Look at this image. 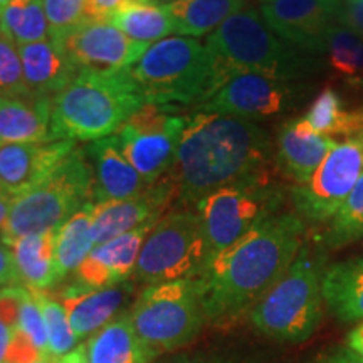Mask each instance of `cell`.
Returning a JSON list of instances; mask_svg holds the SVG:
<instances>
[{
  "label": "cell",
  "mask_w": 363,
  "mask_h": 363,
  "mask_svg": "<svg viewBox=\"0 0 363 363\" xmlns=\"http://www.w3.org/2000/svg\"><path fill=\"white\" fill-rule=\"evenodd\" d=\"M303 235L298 216L276 214L211 257L195 278L206 320L227 323L251 313L296 259Z\"/></svg>",
  "instance_id": "6da1fadb"
},
{
  "label": "cell",
  "mask_w": 363,
  "mask_h": 363,
  "mask_svg": "<svg viewBox=\"0 0 363 363\" xmlns=\"http://www.w3.org/2000/svg\"><path fill=\"white\" fill-rule=\"evenodd\" d=\"M269 136L254 121L197 110L185 116L170 179L197 203L227 185L269 180Z\"/></svg>",
  "instance_id": "7a4b0ae2"
},
{
  "label": "cell",
  "mask_w": 363,
  "mask_h": 363,
  "mask_svg": "<svg viewBox=\"0 0 363 363\" xmlns=\"http://www.w3.org/2000/svg\"><path fill=\"white\" fill-rule=\"evenodd\" d=\"M145 103L130 72L79 71L51 101L52 140L96 142L115 133Z\"/></svg>",
  "instance_id": "3957f363"
},
{
  "label": "cell",
  "mask_w": 363,
  "mask_h": 363,
  "mask_svg": "<svg viewBox=\"0 0 363 363\" xmlns=\"http://www.w3.org/2000/svg\"><path fill=\"white\" fill-rule=\"evenodd\" d=\"M130 76L145 103L169 106L199 103L201 106L219 89L206 44L184 35L153 43L131 67Z\"/></svg>",
  "instance_id": "277c9868"
},
{
  "label": "cell",
  "mask_w": 363,
  "mask_h": 363,
  "mask_svg": "<svg viewBox=\"0 0 363 363\" xmlns=\"http://www.w3.org/2000/svg\"><path fill=\"white\" fill-rule=\"evenodd\" d=\"M93 199V170L76 148L43 182L13 197L0 239L11 246L22 238L56 230Z\"/></svg>",
  "instance_id": "5b68a950"
},
{
  "label": "cell",
  "mask_w": 363,
  "mask_h": 363,
  "mask_svg": "<svg viewBox=\"0 0 363 363\" xmlns=\"http://www.w3.org/2000/svg\"><path fill=\"white\" fill-rule=\"evenodd\" d=\"M320 259L303 244L296 259L249 313L251 323L276 342L301 343L323 320Z\"/></svg>",
  "instance_id": "8992f818"
},
{
  "label": "cell",
  "mask_w": 363,
  "mask_h": 363,
  "mask_svg": "<svg viewBox=\"0 0 363 363\" xmlns=\"http://www.w3.org/2000/svg\"><path fill=\"white\" fill-rule=\"evenodd\" d=\"M206 48L214 62L219 88L242 72L286 81L303 66L298 54L266 26L261 12L251 7L222 22L207 38Z\"/></svg>",
  "instance_id": "52a82bcc"
},
{
  "label": "cell",
  "mask_w": 363,
  "mask_h": 363,
  "mask_svg": "<svg viewBox=\"0 0 363 363\" xmlns=\"http://www.w3.org/2000/svg\"><path fill=\"white\" fill-rule=\"evenodd\" d=\"M128 315L138 338L157 357L192 342L207 321L195 279L147 286Z\"/></svg>",
  "instance_id": "ba28073f"
},
{
  "label": "cell",
  "mask_w": 363,
  "mask_h": 363,
  "mask_svg": "<svg viewBox=\"0 0 363 363\" xmlns=\"http://www.w3.org/2000/svg\"><path fill=\"white\" fill-rule=\"evenodd\" d=\"M207 262V246L199 212L177 211L163 216L145 239L135 278L158 284L195 279Z\"/></svg>",
  "instance_id": "9c48e42d"
},
{
  "label": "cell",
  "mask_w": 363,
  "mask_h": 363,
  "mask_svg": "<svg viewBox=\"0 0 363 363\" xmlns=\"http://www.w3.org/2000/svg\"><path fill=\"white\" fill-rule=\"evenodd\" d=\"M279 201V192L271 187V180L227 185L199 201L207 261L238 242L262 220L276 216Z\"/></svg>",
  "instance_id": "30bf717a"
},
{
  "label": "cell",
  "mask_w": 363,
  "mask_h": 363,
  "mask_svg": "<svg viewBox=\"0 0 363 363\" xmlns=\"http://www.w3.org/2000/svg\"><path fill=\"white\" fill-rule=\"evenodd\" d=\"M184 123L185 116L179 115L177 106L143 103L115 136L126 160L153 184L174 167Z\"/></svg>",
  "instance_id": "8fae6325"
},
{
  "label": "cell",
  "mask_w": 363,
  "mask_h": 363,
  "mask_svg": "<svg viewBox=\"0 0 363 363\" xmlns=\"http://www.w3.org/2000/svg\"><path fill=\"white\" fill-rule=\"evenodd\" d=\"M362 175L363 140L335 142L315 174L291 189L298 214L315 224L333 219Z\"/></svg>",
  "instance_id": "7c38bea8"
},
{
  "label": "cell",
  "mask_w": 363,
  "mask_h": 363,
  "mask_svg": "<svg viewBox=\"0 0 363 363\" xmlns=\"http://www.w3.org/2000/svg\"><path fill=\"white\" fill-rule=\"evenodd\" d=\"M57 43L79 71L101 74L130 72L152 45L130 39L108 21H86Z\"/></svg>",
  "instance_id": "4fadbf2b"
},
{
  "label": "cell",
  "mask_w": 363,
  "mask_h": 363,
  "mask_svg": "<svg viewBox=\"0 0 363 363\" xmlns=\"http://www.w3.org/2000/svg\"><path fill=\"white\" fill-rule=\"evenodd\" d=\"M291 99L286 81L242 72L229 78L219 91L197 110L220 113L249 121H259L283 113Z\"/></svg>",
  "instance_id": "5bb4252c"
},
{
  "label": "cell",
  "mask_w": 363,
  "mask_h": 363,
  "mask_svg": "<svg viewBox=\"0 0 363 363\" xmlns=\"http://www.w3.org/2000/svg\"><path fill=\"white\" fill-rule=\"evenodd\" d=\"M177 197L174 182L158 179L148 185L142 195L125 201H103L93 203V239L94 246H101L108 240L152 224L160 219L172 199Z\"/></svg>",
  "instance_id": "9a60e30c"
},
{
  "label": "cell",
  "mask_w": 363,
  "mask_h": 363,
  "mask_svg": "<svg viewBox=\"0 0 363 363\" xmlns=\"http://www.w3.org/2000/svg\"><path fill=\"white\" fill-rule=\"evenodd\" d=\"M74 150V142L69 140L0 143V189L12 197L27 192L43 182Z\"/></svg>",
  "instance_id": "2e32d148"
},
{
  "label": "cell",
  "mask_w": 363,
  "mask_h": 363,
  "mask_svg": "<svg viewBox=\"0 0 363 363\" xmlns=\"http://www.w3.org/2000/svg\"><path fill=\"white\" fill-rule=\"evenodd\" d=\"M266 26L306 52H326V34L335 17L316 0H269L261 4Z\"/></svg>",
  "instance_id": "e0dca14e"
},
{
  "label": "cell",
  "mask_w": 363,
  "mask_h": 363,
  "mask_svg": "<svg viewBox=\"0 0 363 363\" xmlns=\"http://www.w3.org/2000/svg\"><path fill=\"white\" fill-rule=\"evenodd\" d=\"M157 222L145 224L94 247L74 271V283L86 288H106L128 281L135 274L145 239Z\"/></svg>",
  "instance_id": "ac0fdd59"
},
{
  "label": "cell",
  "mask_w": 363,
  "mask_h": 363,
  "mask_svg": "<svg viewBox=\"0 0 363 363\" xmlns=\"http://www.w3.org/2000/svg\"><path fill=\"white\" fill-rule=\"evenodd\" d=\"M135 284L123 281L106 288H86L72 283L59 294L71 330L78 340L93 337L104 325L115 320L133 293Z\"/></svg>",
  "instance_id": "d6986e66"
},
{
  "label": "cell",
  "mask_w": 363,
  "mask_h": 363,
  "mask_svg": "<svg viewBox=\"0 0 363 363\" xmlns=\"http://www.w3.org/2000/svg\"><path fill=\"white\" fill-rule=\"evenodd\" d=\"M86 155L93 162V199L96 202L133 199L148 189V182L126 160L116 136L91 142Z\"/></svg>",
  "instance_id": "ffe728a7"
},
{
  "label": "cell",
  "mask_w": 363,
  "mask_h": 363,
  "mask_svg": "<svg viewBox=\"0 0 363 363\" xmlns=\"http://www.w3.org/2000/svg\"><path fill=\"white\" fill-rule=\"evenodd\" d=\"M19 54L26 84L34 98L52 99L79 72L61 43L51 38L22 45Z\"/></svg>",
  "instance_id": "44dd1931"
},
{
  "label": "cell",
  "mask_w": 363,
  "mask_h": 363,
  "mask_svg": "<svg viewBox=\"0 0 363 363\" xmlns=\"http://www.w3.org/2000/svg\"><path fill=\"white\" fill-rule=\"evenodd\" d=\"M278 162L281 169L296 184L315 174L335 142L313 131L305 116L289 120L278 133Z\"/></svg>",
  "instance_id": "7402d4cb"
},
{
  "label": "cell",
  "mask_w": 363,
  "mask_h": 363,
  "mask_svg": "<svg viewBox=\"0 0 363 363\" xmlns=\"http://www.w3.org/2000/svg\"><path fill=\"white\" fill-rule=\"evenodd\" d=\"M51 101L0 94V143L51 142Z\"/></svg>",
  "instance_id": "603a6c76"
},
{
  "label": "cell",
  "mask_w": 363,
  "mask_h": 363,
  "mask_svg": "<svg viewBox=\"0 0 363 363\" xmlns=\"http://www.w3.org/2000/svg\"><path fill=\"white\" fill-rule=\"evenodd\" d=\"M88 363H150L157 358L138 338L128 311L118 315L84 345Z\"/></svg>",
  "instance_id": "cb8c5ba5"
},
{
  "label": "cell",
  "mask_w": 363,
  "mask_h": 363,
  "mask_svg": "<svg viewBox=\"0 0 363 363\" xmlns=\"http://www.w3.org/2000/svg\"><path fill=\"white\" fill-rule=\"evenodd\" d=\"M325 305L343 323L363 321V257L330 266L321 281Z\"/></svg>",
  "instance_id": "d4e9b609"
},
{
  "label": "cell",
  "mask_w": 363,
  "mask_h": 363,
  "mask_svg": "<svg viewBox=\"0 0 363 363\" xmlns=\"http://www.w3.org/2000/svg\"><path fill=\"white\" fill-rule=\"evenodd\" d=\"M12 249L21 281L34 291H48L61 278L56 267V230L27 235L9 246Z\"/></svg>",
  "instance_id": "484cf974"
},
{
  "label": "cell",
  "mask_w": 363,
  "mask_h": 363,
  "mask_svg": "<svg viewBox=\"0 0 363 363\" xmlns=\"http://www.w3.org/2000/svg\"><path fill=\"white\" fill-rule=\"evenodd\" d=\"M246 7L247 0H179L165 9L174 22V34L195 39L212 34L222 22Z\"/></svg>",
  "instance_id": "4316f807"
},
{
  "label": "cell",
  "mask_w": 363,
  "mask_h": 363,
  "mask_svg": "<svg viewBox=\"0 0 363 363\" xmlns=\"http://www.w3.org/2000/svg\"><path fill=\"white\" fill-rule=\"evenodd\" d=\"M108 22L118 27L130 39L153 44L174 34V22L165 7L152 0H125Z\"/></svg>",
  "instance_id": "83f0119b"
},
{
  "label": "cell",
  "mask_w": 363,
  "mask_h": 363,
  "mask_svg": "<svg viewBox=\"0 0 363 363\" xmlns=\"http://www.w3.org/2000/svg\"><path fill=\"white\" fill-rule=\"evenodd\" d=\"M91 225H93V203L89 202L56 229L54 256L61 279L78 269L88 254L96 247Z\"/></svg>",
  "instance_id": "f1b7e54d"
},
{
  "label": "cell",
  "mask_w": 363,
  "mask_h": 363,
  "mask_svg": "<svg viewBox=\"0 0 363 363\" xmlns=\"http://www.w3.org/2000/svg\"><path fill=\"white\" fill-rule=\"evenodd\" d=\"M2 33L17 48L49 39V24L43 0H11L0 9Z\"/></svg>",
  "instance_id": "f546056e"
},
{
  "label": "cell",
  "mask_w": 363,
  "mask_h": 363,
  "mask_svg": "<svg viewBox=\"0 0 363 363\" xmlns=\"http://www.w3.org/2000/svg\"><path fill=\"white\" fill-rule=\"evenodd\" d=\"M335 74L350 84L363 83V39L342 24H333L326 34V52Z\"/></svg>",
  "instance_id": "4dcf8cb0"
},
{
  "label": "cell",
  "mask_w": 363,
  "mask_h": 363,
  "mask_svg": "<svg viewBox=\"0 0 363 363\" xmlns=\"http://www.w3.org/2000/svg\"><path fill=\"white\" fill-rule=\"evenodd\" d=\"M363 235V175L358 179L352 194L331 219L323 234V244L337 249L353 242Z\"/></svg>",
  "instance_id": "1f68e13d"
},
{
  "label": "cell",
  "mask_w": 363,
  "mask_h": 363,
  "mask_svg": "<svg viewBox=\"0 0 363 363\" xmlns=\"http://www.w3.org/2000/svg\"><path fill=\"white\" fill-rule=\"evenodd\" d=\"M30 291L34 293L40 310H43L45 330H48L49 362H54L74 350L78 338L72 333L67 313L61 301H57L48 291H34V289H30Z\"/></svg>",
  "instance_id": "d6a6232c"
},
{
  "label": "cell",
  "mask_w": 363,
  "mask_h": 363,
  "mask_svg": "<svg viewBox=\"0 0 363 363\" xmlns=\"http://www.w3.org/2000/svg\"><path fill=\"white\" fill-rule=\"evenodd\" d=\"M0 94L11 98H34L26 84L19 48L4 33L0 35Z\"/></svg>",
  "instance_id": "836d02e7"
},
{
  "label": "cell",
  "mask_w": 363,
  "mask_h": 363,
  "mask_svg": "<svg viewBox=\"0 0 363 363\" xmlns=\"http://www.w3.org/2000/svg\"><path fill=\"white\" fill-rule=\"evenodd\" d=\"M49 24V38L61 40L88 21L89 0H43Z\"/></svg>",
  "instance_id": "e575fe53"
},
{
  "label": "cell",
  "mask_w": 363,
  "mask_h": 363,
  "mask_svg": "<svg viewBox=\"0 0 363 363\" xmlns=\"http://www.w3.org/2000/svg\"><path fill=\"white\" fill-rule=\"evenodd\" d=\"M17 328L24 331L27 337L30 338V342L35 345V348H38L40 355H43V360H48L49 358L48 330H45L43 310H40L39 301L35 299L34 293L30 291V289L29 293H27L24 306H22L19 326H17Z\"/></svg>",
  "instance_id": "d590c367"
},
{
  "label": "cell",
  "mask_w": 363,
  "mask_h": 363,
  "mask_svg": "<svg viewBox=\"0 0 363 363\" xmlns=\"http://www.w3.org/2000/svg\"><path fill=\"white\" fill-rule=\"evenodd\" d=\"M29 289L22 286H9L0 289V321L9 328L16 330L19 326L21 311L24 306Z\"/></svg>",
  "instance_id": "8d00e7d4"
},
{
  "label": "cell",
  "mask_w": 363,
  "mask_h": 363,
  "mask_svg": "<svg viewBox=\"0 0 363 363\" xmlns=\"http://www.w3.org/2000/svg\"><path fill=\"white\" fill-rule=\"evenodd\" d=\"M39 360H43V355L35 348V345L30 342V338L19 328L13 330V337L11 347H9L6 363H35Z\"/></svg>",
  "instance_id": "74e56055"
},
{
  "label": "cell",
  "mask_w": 363,
  "mask_h": 363,
  "mask_svg": "<svg viewBox=\"0 0 363 363\" xmlns=\"http://www.w3.org/2000/svg\"><path fill=\"white\" fill-rule=\"evenodd\" d=\"M337 19L338 24L348 27L363 39V0H345Z\"/></svg>",
  "instance_id": "f35d334b"
},
{
  "label": "cell",
  "mask_w": 363,
  "mask_h": 363,
  "mask_svg": "<svg viewBox=\"0 0 363 363\" xmlns=\"http://www.w3.org/2000/svg\"><path fill=\"white\" fill-rule=\"evenodd\" d=\"M19 281V271H17L12 249L0 239V289L16 286Z\"/></svg>",
  "instance_id": "ab89813d"
},
{
  "label": "cell",
  "mask_w": 363,
  "mask_h": 363,
  "mask_svg": "<svg viewBox=\"0 0 363 363\" xmlns=\"http://www.w3.org/2000/svg\"><path fill=\"white\" fill-rule=\"evenodd\" d=\"M125 0H89L88 21H108Z\"/></svg>",
  "instance_id": "60d3db41"
},
{
  "label": "cell",
  "mask_w": 363,
  "mask_h": 363,
  "mask_svg": "<svg viewBox=\"0 0 363 363\" xmlns=\"http://www.w3.org/2000/svg\"><path fill=\"white\" fill-rule=\"evenodd\" d=\"M318 363H363V358L352 350V348L345 347L340 350L330 353L325 358H321Z\"/></svg>",
  "instance_id": "b9f144b4"
},
{
  "label": "cell",
  "mask_w": 363,
  "mask_h": 363,
  "mask_svg": "<svg viewBox=\"0 0 363 363\" xmlns=\"http://www.w3.org/2000/svg\"><path fill=\"white\" fill-rule=\"evenodd\" d=\"M13 337V330L9 328L7 325H4L0 321V363H6V357L9 352V347H11Z\"/></svg>",
  "instance_id": "7bdbcfd3"
},
{
  "label": "cell",
  "mask_w": 363,
  "mask_h": 363,
  "mask_svg": "<svg viewBox=\"0 0 363 363\" xmlns=\"http://www.w3.org/2000/svg\"><path fill=\"white\" fill-rule=\"evenodd\" d=\"M347 347L352 348L353 352L358 353V355L363 358V323L358 325L357 328L348 335Z\"/></svg>",
  "instance_id": "ee69618b"
},
{
  "label": "cell",
  "mask_w": 363,
  "mask_h": 363,
  "mask_svg": "<svg viewBox=\"0 0 363 363\" xmlns=\"http://www.w3.org/2000/svg\"><path fill=\"white\" fill-rule=\"evenodd\" d=\"M54 363H88V357H86V348L78 347L74 350L67 353V355L57 358Z\"/></svg>",
  "instance_id": "f6af8a7d"
},
{
  "label": "cell",
  "mask_w": 363,
  "mask_h": 363,
  "mask_svg": "<svg viewBox=\"0 0 363 363\" xmlns=\"http://www.w3.org/2000/svg\"><path fill=\"white\" fill-rule=\"evenodd\" d=\"M12 201H13L12 195H9L6 190L0 189V230H2L4 224H6L9 211H11V206H12Z\"/></svg>",
  "instance_id": "bcb514c9"
},
{
  "label": "cell",
  "mask_w": 363,
  "mask_h": 363,
  "mask_svg": "<svg viewBox=\"0 0 363 363\" xmlns=\"http://www.w3.org/2000/svg\"><path fill=\"white\" fill-rule=\"evenodd\" d=\"M316 2H320L321 6H323L326 11L335 17V19H337L340 9H342V4H343L342 0H316Z\"/></svg>",
  "instance_id": "7dc6e473"
},
{
  "label": "cell",
  "mask_w": 363,
  "mask_h": 363,
  "mask_svg": "<svg viewBox=\"0 0 363 363\" xmlns=\"http://www.w3.org/2000/svg\"><path fill=\"white\" fill-rule=\"evenodd\" d=\"M152 2H155V4H158V6H162V7H167V6H172V4L179 2V0H152Z\"/></svg>",
  "instance_id": "c3c4849f"
},
{
  "label": "cell",
  "mask_w": 363,
  "mask_h": 363,
  "mask_svg": "<svg viewBox=\"0 0 363 363\" xmlns=\"http://www.w3.org/2000/svg\"><path fill=\"white\" fill-rule=\"evenodd\" d=\"M174 363H216V362H201V360H189V358H185V360H179Z\"/></svg>",
  "instance_id": "681fc988"
},
{
  "label": "cell",
  "mask_w": 363,
  "mask_h": 363,
  "mask_svg": "<svg viewBox=\"0 0 363 363\" xmlns=\"http://www.w3.org/2000/svg\"><path fill=\"white\" fill-rule=\"evenodd\" d=\"M35 363H48V360H39V362H35Z\"/></svg>",
  "instance_id": "f907efd6"
},
{
  "label": "cell",
  "mask_w": 363,
  "mask_h": 363,
  "mask_svg": "<svg viewBox=\"0 0 363 363\" xmlns=\"http://www.w3.org/2000/svg\"><path fill=\"white\" fill-rule=\"evenodd\" d=\"M0 35H2V22H0Z\"/></svg>",
  "instance_id": "816d5d0a"
},
{
  "label": "cell",
  "mask_w": 363,
  "mask_h": 363,
  "mask_svg": "<svg viewBox=\"0 0 363 363\" xmlns=\"http://www.w3.org/2000/svg\"><path fill=\"white\" fill-rule=\"evenodd\" d=\"M259 2H261V4H266V2H269V0H259Z\"/></svg>",
  "instance_id": "f5cc1de1"
}]
</instances>
